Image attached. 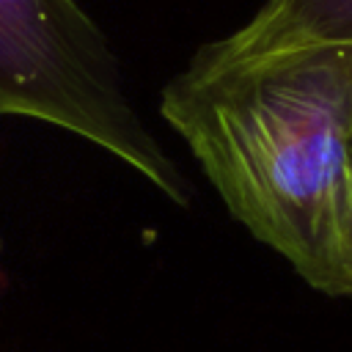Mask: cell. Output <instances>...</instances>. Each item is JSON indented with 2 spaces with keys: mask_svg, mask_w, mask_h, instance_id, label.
<instances>
[{
  "mask_svg": "<svg viewBox=\"0 0 352 352\" xmlns=\"http://www.w3.org/2000/svg\"><path fill=\"white\" fill-rule=\"evenodd\" d=\"M327 44H352V0H267L248 25L206 47L226 58H253Z\"/></svg>",
  "mask_w": 352,
  "mask_h": 352,
  "instance_id": "3957f363",
  "label": "cell"
},
{
  "mask_svg": "<svg viewBox=\"0 0 352 352\" xmlns=\"http://www.w3.org/2000/svg\"><path fill=\"white\" fill-rule=\"evenodd\" d=\"M349 170H352V143H349Z\"/></svg>",
  "mask_w": 352,
  "mask_h": 352,
  "instance_id": "277c9868",
  "label": "cell"
},
{
  "mask_svg": "<svg viewBox=\"0 0 352 352\" xmlns=\"http://www.w3.org/2000/svg\"><path fill=\"white\" fill-rule=\"evenodd\" d=\"M0 116L60 126L179 206L192 192L132 107L121 63L77 0H0Z\"/></svg>",
  "mask_w": 352,
  "mask_h": 352,
  "instance_id": "7a4b0ae2",
  "label": "cell"
},
{
  "mask_svg": "<svg viewBox=\"0 0 352 352\" xmlns=\"http://www.w3.org/2000/svg\"><path fill=\"white\" fill-rule=\"evenodd\" d=\"M228 212L327 297H352V44L226 58L160 94Z\"/></svg>",
  "mask_w": 352,
  "mask_h": 352,
  "instance_id": "6da1fadb",
  "label": "cell"
}]
</instances>
